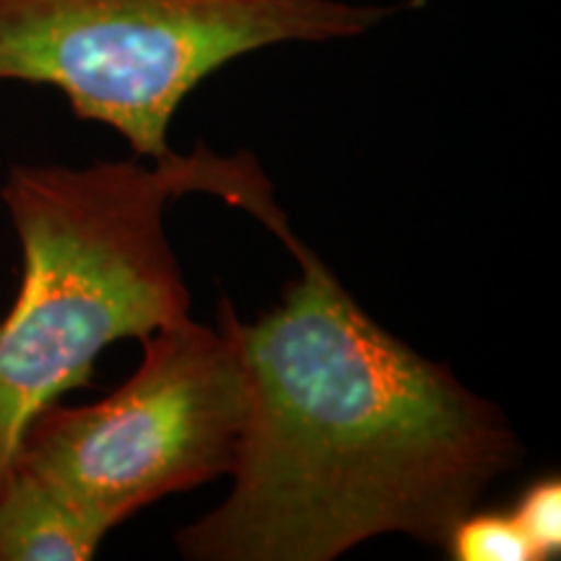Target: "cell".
Segmentation results:
<instances>
[{"instance_id": "cell-2", "label": "cell", "mask_w": 561, "mask_h": 561, "mask_svg": "<svg viewBox=\"0 0 561 561\" xmlns=\"http://www.w3.org/2000/svg\"><path fill=\"white\" fill-rule=\"evenodd\" d=\"M195 191L252 210L271 185L252 159L206 149L151 164H19L9 172L3 203L24 268L0 320V483L32 419L87 388L104 348L191 314L164 210Z\"/></svg>"}, {"instance_id": "cell-4", "label": "cell", "mask_w": 561, "mask_h": 561, "mask_svg": "<svg viewBox=\"0 0 561 561\" xmlns=\"http://www.w3.org/2000/svg\"><path fill=\"white\" fill-rule=\"evenodd\" d=\"M140 343L144 359L121 388L91 405H47L13 460L110 530L229 476L248 416L242 356L221 320L187 314Z\"/></svg>"}, {"instance_id": "cell-6", "label": "cell", "mask_w": 561, "mask_h": 561, "mask_svg": "<svg viewBox=\"0 0 561 561\" xmlns=\"http://www.w3.org/2000/svg\"><path fill=\"white\" fill-rule=\"evenodd\" d=\"M442 549L453 561H538L512 512L471 510L450 530Z\"/></svg>"}, {"instance_id": "cell-5", "label": "cell", "mask_w": 561, "mask_h": 561, "mask_svg": "<svg viewBox=\"0 0 561 561\" xmlns=\"http://www.w3.org/2000/svg\"><path fill=\"white\" fill-rule=\"evenodd\" d=\"M107 533V525L19 468L0 483V561H89Z\"/></svg>"}, {"instance_id": "cell-7", "label": "cell", "mask_w": 561, "mask_h": 561, "mask_svg": "<svg viewBox=\"0 0 561 561\" xmlns=\"http://www.w3.org/2000/svg\"><path fill=\"white\" fill-rule=\"evenodd\" d=\"M512 517L520 525L538 561L557 559L561 553V481L559 476H541L523 489L512 504Z\"/></svg>"}, {"instance_id": "cell-3", "label": "cell", "mask_w": 561, "mask_h": 561, "mask_svg": "<svg viewBox=\"0 0 561 561\" xmlns=\"http://www.w3.org/2000/svg\"><path fill=\"white\" fill-rule=\"evenodd\" d=\"M401 5L343 0H0V83L58 89L76 117L167 159L180 104L208 76L286 42L362 37Z\"/></svg>"}, {"instance_id": "cell-1", "label": "cell", "mask_w": 561, "mask_h": 561, "mask_svg": "<svg viewBox=\"0 0 561 561\" xmlns=\"http://www.w3.org/2000/svg\"><path fill=\"white\" fill-rule=\"evenodd\" d=\"M299 276L263 318L219 320L240 348L248 416L231 486L174 533L193 561H333L377 536L442 546L523 460L507 416L364 312L294 234Z\"/></svg>"}]
</instances>
